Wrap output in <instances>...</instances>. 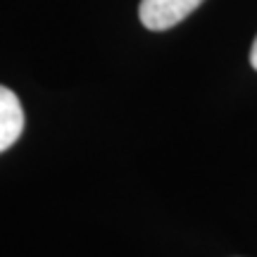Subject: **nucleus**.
I'll return each instance as SVG.
<instances>
[{"label": "nucleus", "instance_id": "f03ea898", "mask_svg": "<svg viewBox=\"0 0 257 257\" xmlns=\"http://www.w3.org/2000/svg\"><path fill=\"white\" fill-rule=\"evenodd\" d=\"M24 131V110L17 93L0 86V153L17 143Z\"/></svg>", "mask_w": 257, "mask_h": 257}, {"label": "nucleus", "instance_id": "f257e3e1", "mask_svg": "<svg viewBox=\"0 0 257 257\" xmlns=\"http://www.w3.org/2000/svg\"><path fill=\"white\" fill-rule=\"evenodd\" d=\"M202 0H141L138 17L141 24L150 31H167L184 22Z\"/></svg>", "mask_w": 257, "mask_h": 257}, {"label": "nucleus", "instance_id": "7ed1b4c3", "mask_svg": "<svg viewBox=\"0 0 257 257\" xmlns=\"http://www.w3.org/2000/svg\"><path fill=\"white\" fill-rule=\"evenodd\" d=\"M250 64L257 69V36H255V41H252V48H250Z\"/></svg>", "mask_w": 257, "mask_h": 257}]
</instances>
